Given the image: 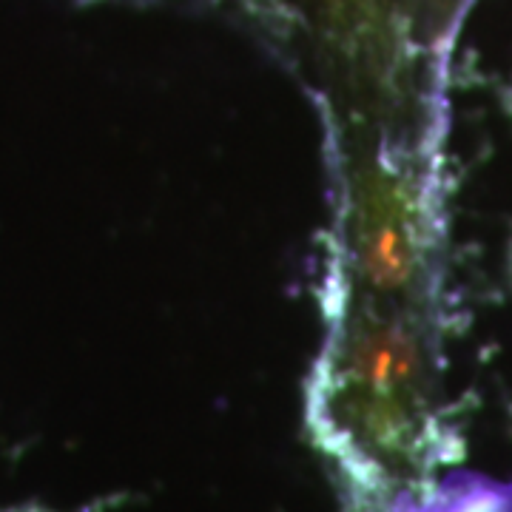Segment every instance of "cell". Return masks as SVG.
Masks as SVG:
<instances>
[{
    "label": "cell",
    "mask_w": 512,
    "mask_h": 512,
    "mask_svg": "<svg viewBox=\"0 0 512 512\" xmlns=\"http://www.w3.org/2000/svg\"><path fill=\"white\" fill-rule=\"evenodd\" d=\"M464 0H419L421 23H447Z\"/></svg>",
    "instance_id": "6da1fadb"
}]
</instances>
